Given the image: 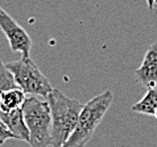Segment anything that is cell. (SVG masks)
Wrapping results in <instances>:
<instances>
[{
    "mask_svg": "<svg viewBox=\"0 0 157 147\" xmlns=\"http://www.w3.org/2000/svg\"><path fill=\"white\" fill-rule=\"evenodd\" d=\"M51 110L52 147H61L75 129L84 104L68 97L59 90H53L47 96Z\"/></svg>",
    "mask_w": 157,
    "mask_h": 147,
    "instance_id": "1",
    "label": "cell"
},
{
    "mask_svg": "<svg viewBox=\"0 0 157 147\" xmlns=\"http://www.w3.org/2000/svg\"><path fill=\"white\" fill-rule=\"evenodd\" d=\"M113 102V93L105 91L84 104L75 129L61 147H84L92 139L100 122Z\"/></svg>",
    "mask_w": 157,
    "mask_h": 147,
    "instance_id": "2",
    "label": "cell"
},
{
    "mask_svg": "<svg viewBox=\"0 0 157 147\" xmlns=\"http://www.w3.org/2000/svg\"><path fill=\"white\" fill-rule=\"evenodd\" d=\"M21 111L29 133V146H51L52 120H51V110L48 101L40 100L36 96L26 97L21 105Z\"/></svg>",
    "mask_w": 157,
    "mask_h": 147,
    "instance_id": "3",
    "label": "cell"
},
{
    "mask_svg": "<svg viewBox=\"0 0 157 147\" xmlns=\"http://www.w3.org/2000/svg\"><path fill=\"white\" fill-rule=\"evenodd\" d=\"M15 78L18 88L31 96L47 97L54 90L43 72L29 58L11 61L6 65Z\"/></svg>",
    "mask_w": 157,
    "mask_h": 147,
    "instance_id": "4",
    "label": "cell"
},
{
    "mask_svg": "<svg viewBox=\"0 0 157 147\" xmlns=\"http://www.w3.org/2000/svg\"><path fill=\"white\" fill-rule=\"evenodd\" d=\"M0 29L4 32L14 53H21L23 58H29L32 49V39L7 11L0 7Z\"/></svg>",
    "mask_w": 157,
    "mask_h": 147,
    "instance_id": "5",
    "label": "cell"
},
{
    "mask_svg": "<svg viewBox=\"0 0 157 147\" xmlns=\"http://www.w3.org/2000/svg\"><path fill=\"white\" fill-rule=\"evenodd\" d=\"M137 82L145 88L150 90L157 86V42L147 49L141 65L135 72Z\"/></svg>",
    "mask_w": 157,
    "mask_h": 147,
    "instance_id": "6",
    "label": "cell"
},
{
    "mask_svg": "<svg viewBox=\"0 0 157 147\" xmlns=\"http://www.w3.org/2000/svg\"><path fill=\"white\" fill-rule=\"evenodd\" d=\"M0 120L4 122L9 131L14 135L15 139L29 143V133L25 123L24 114L21 109H16L10 112L0 111Z\"/></svg>",
    "mask_w": 157,
    "mask_h": 147,
    "instance_id": "7",
    "label": "cell"
},
{
    "mask_svg": "<svg viewBox=\"0 0 157 147\" xmlns=\"http://www.w3.org/2000/svg\"><path fill=\"white\" fill-rule=\"evenodd\" d=\"M25 99V93L21 88L4 92L0 94V111L10 112L16 109H21Z\"/></svg>",
    "mask_w": 157,
    "mask_h": 147,
    "instance_id": "8",
    "label": "cell"
},
{
    "mask_svg": "<svg viewBox=\"0 0 157 147\" xmlns=\"http://www.w3.org/2000/svg\"><path fill=\"white\" fill-rule=\"evenodd\" d=\"M157 110V86L147 90L146 94L139 102L131 106V111L145 115H155Z\"/></svg>",
    "mask_w": 157,
    "mask_h": 147,
    "instance_id": "9",
    "label": "cell"
},
{
    "mask_svg": "<svg viewBox=\"0 0 157 147\" xmlns=\"http://www.w3.org/2000/svg\"><path fill=\"white\" fill-rule=\"evenodd\" d=\"M14 88H18L14 76L6 65H4L2 61L0 60V94Z\"/></svg>",
    "mask_w": 157,
    "mask_h": 147,
    "instance_id": "10",
    "label": "cell"
},
{
    "mask_svg": "<svg viewBox=\"0 0 157 147\" xmlns=\"http://www.w3.org/2000/svg\"><path fill=\"white\" fill-rule=\"evenodd\" d=\"M10 138L15 139L14 135L9 131V129L6 127V125H5L4 122L0 120V145H4V144L6 143L8 139H10Z\"/></svg>",
    "mask_w": 157,
    "mask_h": 147,
    "instance_id": "11",
    "label": "cell"
},
{
    "mask_svg": "<svg viewBox=\"0 0 157 147\" xmlns=\"http://www.w3.org/2000/svg\"><path fill=\"white\" fill-rule=\"evenodd\" d=\"M147 2V6L149 8V10H154V8L156 7L155 6V2H156V0H146Z\"/></svg>",
    "mask_w": 157,
    "mask_h": 147,
    "instance_id": "12",
    "label": "cell"
},
{
    "mask_svg": "<svg viewBox=\"0 0 157 147\" xmlns=\"http://www.w3.org/2000/svg\"><path fill=\"white\" fill-rule=\"evenodd\" d=\"M154 117H155V118L157 119V110H156V112H155V115H154Z\"/></svg>",
    "mask_w": 157,
    "mask_h": 147,
    "instance_id": "13",
    "label": "cell"
}]
</instances>
